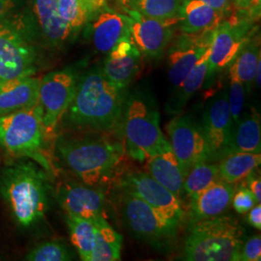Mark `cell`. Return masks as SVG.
<instances>
[{"label":"cell","instance_id":"obj_16","mask_svg":"<svg viewBox=\"0 0 261 261\" xmlns=\"http://www.w3.org/2000/svg\"><path fill=\"white\" fill-rule=\"evenodd\" d=\"M201 129L209 146L211 159L223 158L233 130L227 90L224 89L215 95L207 103Z\"/></svg>","mask_w":261,"mask_h":261},{"label":"cell","instance_id":"obj_31","mask_svg":"<svg viewBox=\"0 0 261 261\" xmlns=\"http://www.w3.org/2000/svg\"><path fill=\"white\" fill-rule=\"evenodd\" d=\"M66 223L70 231L72 244L79 252L81 259L91 260L96 225L88 220L69 214L66 216Z\"/></svg>","mask_w":261,"mask_h":261},{"label":"cell","instance_id":"obj_11","mask_svg":"<svg viewBox=\"0 0 261 261\" xmlns=\"http://www.w3.org/2000/svg\"><path fill=\"white\" fill-rule=\"evenodd\" d=\"M170 146L187 176L196 165L211 160L202 129L190 115L176 116L167 126Z\"/></svg>","mask_w":261,"mask_h":261},{"label":"cell","instance_id":"obj_39","mask_svg":"<svg viewBox=\"0 0 261 261\" xmlns=\"http://www.w3.org/2000/svg\"><path fill=\"white\" fill-rule=\"evenodd\" d=\"M248 223L256 229L261 228V206L260 203L254 205L250 210V213L247 217Z\"/></svg>","mask_w":261,"mask_h":261},{"label":"cell","instance_id":"obj_2","mask_svg":"<svg viewBox=\"0 0 261 261\" xmlns=\"http://www.w3.org/2000/svg\"><path fill=\"white\" fill-rule=\"evenodd\" d=\"M57 151L70 170L84 184L93 187L110 181L124 156L121 143L103 136L60 139Z\"/></svg>","mask_w":261,"mask_h":261},{"label":"cell","instance_id":"obj_35","mask_svg":"<svg viewBox=\"0 0 261 261\" xmlns=\"http://www.w3.org/2000/svg\"><path fill=\"white\" fill-rule=\"evenodd\" d=\"M231 203L237 213L246 214L257 202L249 188H242L233 195Z\"/></svg>","mask_w":261,"mask_h":261},{"label":"cell","instance_id":"obj_4","mask_svg":"<svg viewBox=\"0 0 261 261\" xmlns=\"http://www.w3.org/2000/svg\"><path fill=\"white\" fill-rule=\"evenodd\" d=\"M37 31L33 15L14 9L0 18V83L35 74Z\"/></svg>","mask_w":261,"mask_h":261},{"label":"cell","instance_id":"obj_12","mask_svg":"<svg viewBox=\"0 0 261 261\" xmlns=\"http://www.w3.org/2000/svg\"><path fill=\"white\" fill-rule=\"evenodd\" d=\"M130 19V40L141 55L158 59L168 48L179 19H151L130 10H124Z\"/></svg>","mask_w":261,"mask_h":261},{"label":"cell","instance_id":"obj_3","mask_svg":"<svg viewBox=\"0 0 261 261\" xmlns=\"http://www.w3.org/2000/svg\"><path fill=\"white\" fill-rule=\"evenodd\" d=\"M246 232L231 216L194 222L187 235L184 259L188 261H238Z\"/></svg>","mask_w":261,"mask_h":261},{"label":"cell","instance_id":"obj_13","mask_svg":"<svg viewBox=\"0 0 261 261\" xmlns=\"http://www.w3.org/2000/svg\"><path fill=\"white\" fill-rule=\"evenodd\" d=\"M56 197L66 214L88 220L95 225L107 221L105 217L106 196L99 189L69 181L58 186Z\"/></svg>","mask_w":261,"mask_h":261},{"label":"cell","instance_id":"obj_32","mask_svg":"<svg viewBox=\"0 0 261 261\" xmlns=\"http://www.w3.org/2000/svg\"><path fill=\"white\" fill-rule=\"evenodd\" d=\"M220 179L218 166L201 163L196 165L187 174L183 191L190 198H193Z\"/></svg>","mask_w":261,"mask_h":261},{"label":"cell","instance_id":"obj_36","mask_svg":"<svg viewBox=\"0 0 261 261\" xmlns=\"http://www.w3.org/2000/svg\"><path fill=\"white\" fill-rule=\"evenodd\" d=\"M260 259L261 237L260 235H255L243 244L240 260L259 261Z\"/></svg>","mask_w":261,"mask_h":261},{"label":"cell","instance_id":"obj_26","mask_svg":"<svg viewBox=\"0 0 261 261\" xmlns=\"http://www.w3.org/2000/svg\"><path fill=\"white\" fill-rule=\"evenodd\" d=\"M60 17L75 35L108 5V0H57Z\"/></svg>","mask_w":261,"mask_h":261},{"label":"cell","instance_id":"obj_20","mask_svg":"<svg viewBox=\"0 0 261 261\" xmlns=\"http://www.w3.org/2000/svg\"><path fill=\"white\" fill-rule=\"evenodd\" d=\"M40 80L29 75L0 83V116L37 105Z\"/></svg>","mask_w":261,"mask_h":261},{"label":"cell","instance_id":"obj_24","mask_svg":"<svg viewBox=\"0 0 261 261\" xmlns=\"http://www.w3.org/2000/svg\"><path fill=\"white\" fill-rule=\"evenodd\" d=\"M260 115L255 109L234 127L230 140L224 149L223 158L238 152L260 153Z\"/></svg>","mask_w":261,"mask_h":261},{"label":"cell","instance_id":"obj_15","mask_svg":"<svg viewBox=\"0 0 261 261\" xmlns=\"http://www.w3.org/2000/svg\"><path fill=\"white\" fill-rule=\"evenodd\" d=\"M121 187L139 196L168 220L180 224L183 218L180 199L148 173H128L122 179Z\"/></svg>","mask_w":261,"mask_h":261},{"label":"cell","instance_id":"obj_19","mask_svg":"<svg viewBox=\"0 0 261 261\" xmlns=\"http://www.w3.org/2000/svg\"><path fill=\"white\" fill-rule=\"evenodd\" d=\"M33 18L38 31L50 47H62L75 37L58 12L57 0H33Z\"/></svg>","mask_w":261,"mask_h":261},{"label":"cell","instance_id":"obj_23","mask_svg":"<svg viewBox=\"0 0 261 261\" xmlns=\"http://www.w3.org/2000/svg\"><path fill=\"white\" fill-rule=\"evenodd\" d=\"M224 16L198 0H183L180 11L179 28L182 33L197 34L213 29Z\"/></svg>","mask_w":261,"mask_h":261},{"label":"cell","instance_id":"obj_9","mask_svg":"<svg viewBox=\"0 0 261 261\" xmlns=\"http://www.w3.org/2000/svg\"><path fill=\"white\" fill-rule=\"evenodd\" d=\"M77 76L70 69L50 72L40 80L38 103L49 139L55 140L56 128L75 96Z\"/></svg>","mask_w":261,"mask_h":261},{"label":"cell","instance_id":"obj_21","mask_svg":"<svg viewBox=\"0 0 261 261\" xmlns=\"http://www.w3.org/2000/svg\"><path fill=\"white\" fill-rule=\"evenodd\" d=\"M233 195V184L218 180L200 194L191 198V212L194 221L224 214L230 207Z\"/></svg>","mask_w":261,"mask_h":261},{"label":"cell","instance_id":"obj_37","mask_svg":"<svg viewBox=\"0 0 261 261\" xmlns=\"http://www.w3.org/2000/svg\"><path fill=\"white\" fill-rule=\"evenodd\" d=\"M235 6L252 20H256L260 16L261 0H234Z\"/></svg>","mask_w":261,"mask_h":261},{"label":"cell","instance_id":"obj_6","mask_svg":"<svg viewBox=\"0 0 261 261\" xmlns=\"http://www.w3.org/2000/svg\"><path fill=\"white\" fill-rule=\"evenodd\" d=\"M50 140L39 103L0 116V145L12 156L33 159L48 171L53 170L47 150Z\"/></svg>","mask_w":261,"mask_h":261},{"label":"cell","instance_id":"obj_8","mask_svg":"<svg viewBox=\"0 0 261 261\" xmlns=\"http://www.w3.org/2000/svg\"><path fill=\"white\" fill-rule=\"evenodd\" d=\"M121 196L122 217L132 234L156 248H165L174 239L179 224L124 188Z\"/></svg>","mask_w":261,"mask_h":261},{"label":"cell","instance_id":"obj_33","mask_svg":"<svg viewBox=\"0 0 261 261\" xmlns=\"http://www.w3.org/2000/svg\"><path fill=\"white\" fill-rule=\"evenodd\" d=\"M29 261H68L72 255L67 246L59 241H49L38 245L27 255Z\"/></svg>","mask_w":261,"mask_h":261},{"label":"cell","instance_id":"obj_30","mask_svg":"<svg viewBox=\"0 0 261 261\" xmlns=\"http://www.w3.org/2000/svg\"><path fill=\"white\" fill-rule=\"evenodd\" d=\"M259 60H261L259 45L256 41L249 39L229 67L242 82L246 93H250L252 90Z\"/></svg>","mask_w":261,"mask_h":261},{"label":"cell","instance_id":"obj_25","mask_svg":"<svg viewBox=\"0 0 261 261\" xmlns=\"http://www.w3.org/2000/svg\"><path fill=\"white\" fill-rule=\"evenodd\" d=\"M210 55V47L201 58L196 62V65L186 75L184 81L176 87V90L168 100L166 111L169 114H178L185 108L191 98L202 87L205 82L208 58Z\"/></svg>","mask_w":261,"mask_h":261},{"label":"cell","instance_id":"obj_28","mask_svg":"<svg viewBox=\"0 0 261 261\" xmlns=\"http://www.w3.org/2000/svg\"><path fill=\"white\" fill-rule=\"evenodd\" d=\"M260 153L238 152L223 159L219 166L220 178L227 183L234 184L249 176L260 166Z\"/></svg>","mask_w":261,"mask_h":261},{"label":"cell","instance_id":"obj_1","mask_svg":"<svg viewBox=\"0 0 261 261\" xmlns=\"http://www.w3.org/2000/svg\"><path fill=\"white\" fill-rule=\"evenodd\" d=\"M126 97V89L108 81L102 69L94 68L77 81L74 99L64 116L77 129L111 132L123 117Z\"/></svg>","mask_w":261,"mask_h":261},{"label":"cell","instance_id":"obj_5","mask_svg":"<svg viewBox=\"0 0 261 261\" xmlns=\"http://www.w3.org/2000/svg\"><path fill=\"white\" fill-rule=\"evenodd\" d=\"M2 196L20 225L28 227L40 221L47 208V179L31 163L6 168L1 182Z\"/></svg>","mask_w":261,"mask_h":261},{"label":"cell","instance_id":"obj_27","mask_svg":"<svg viewBox=\"0 0 261 261\" xmlns=\"http://www.w3.org/2000/svg\"><path fill=\"white\" fill-rule=\"evenodd\" d=\"M124 10L156 19H180L183 0H117Z\"/></svg>","mask_w":261,"mask_h":261},{"label":"cell","instance_id":"obj_17","mask_svg":"<svg viewBox=\"0 0 261 261\" xmlns=\"http://www.w3.org/2000/svg\"><path fill=\"white\" fill-rule=\"evenodd\" d=\"M85 28L95 49L101 54L110 53L120 41L130 38L129 17L108 5Z\"/></svg>","mask_w":261,"mask_h":261},{"label":"cell","instance_id":"obj_41","mask_svg":"<svg viewBox=\"0 0 261 261\" xmlns=\"http://www.w3.org/2000/svg\"><path fill=\"white\" fill-rule=\"evenodd\" d=\"M18 5V0H0V18L10 11L15 9Z\"/></svg>","mask_w":261,"mask_h":261},{"label":"cell","instance_id":"obj_7","mask_svg":"<svg viewBox=\"0 0 261 261\" xmlns=\"http://www.w3.org/2000/svg\"><path fill=\"white\" fill-rule=\"evenodd\" d=\"M123 116L126 149L130 157L141 162L172 150L161 130L158 110L144 98L126 100Z\"/></svg>","mask_w":261,"mask_h":261},{"label":"cell","instance_id":"obj_34","mask_svg":"<svg viewBox=\"0 0 261 261\" xmlns=\"http://www.w3.org/2000/svg\"><path fill=\"white\" fill-rule=\"evenodd\" d=\"M245 96L246 89L244 84L235 75L233 71L229 69V90L227 92V99L233 128L240 121V116L245 103Z\"/></svg>","mask_w":261,"mask_h":261},{"label":"cell","instance_id":"obj_18","mask_svg":"<svg viewBox=\"0 0 261 261\" xmlns=\"http://www.w3.org/2000/svg\"><path fill=\"white\" fill-rule=\"evenodd\" d=\"M103 62V75L112 84L127 89L139 74L141 53L130 38L120 41L112 48Z\"/></svg>","mask_w":261,"mask_h":261},{"label":"cell","instance_id":"obj_29","mask_svg":"<svg viewBox=\"0 0 261 261\" xmlns=\"http://www.w3.org/2000/svg\"><path fill=\"white\" fill-rule=\"evenodd\" d=\"M121 235L115 231L107 221L96 224L93 251L90 261L120 260Z\"/></svg>","mask_w":261,"mask_h":261},{"label":"cell","instance_id":"obj_14","mask_svg":"<svg viewBox=\"0 0 261 261\" xmlns=\"http://www.w3.org/2000/svg\"><path fill=\"white\" fill-rule=\"evenodd\" d=\"M216 28L197 34L183 33L169 48L168 77L175 88L211 47Z\"/></svg>","mask_w":261,"mask_h":261},{"label":"cell","instance_id":"obj_38","mask_svg":"<svg viewBox=\"0 0 261 261\" xmlns=\"http://www.w3.org/2000/svg\"><path fill=\"white\" fill-rule=\"evenodd\" d=\"M198 1L203 2L206 5L220 12L221 14L224 15V17L231 10V1L232 0H198Z\"/></svg>","mask_w":261,"mask_h":261},{"label":"cell","instance_id":"obj_10","mask_svg":"<svg viewBox=\"0 0 261 261\" xmlns=\"http://www.w3.org/2000/svg\"><path fill=\"white\" fill-rule=\"evenodd\" d=\"M252 19L245 14L223 19L215 30L210 47L205 81L211 84L215 75L226 67H230L244 45L250 39Z\"/></svg>","mask_w":261,"mask_h":261},{"label":"cell","instance_id":"obj_22","mask_svg":"<svg viewBox=\"0 0 261 261\" xmlns=\"http://www.w3.org/2000/svg\"><path fill=\"white\" fill-rule=\"evenodd\" d=\"M146 161L145 168L150 176L180 198L184 193L185 175L172 150L154 155Z\"/></svg>","mask_w":261,"mask_h":261},{"label":"cell","instance_id":"obj_40","mask_svg":"<svg viewBox=\"0 0 261 261\" xmlns=\"http://www.w3.org/2000/svg\"><path fill=\"white\" fill-rule=\"evenodd\" d=\"M248 185L249 189L251 190L253 196L256 199L257 203H260L261 201V181L259 177H253L250 176L248 179Z\"/></svg>","mask_w":261,"mask_h":261}]
</instances>
